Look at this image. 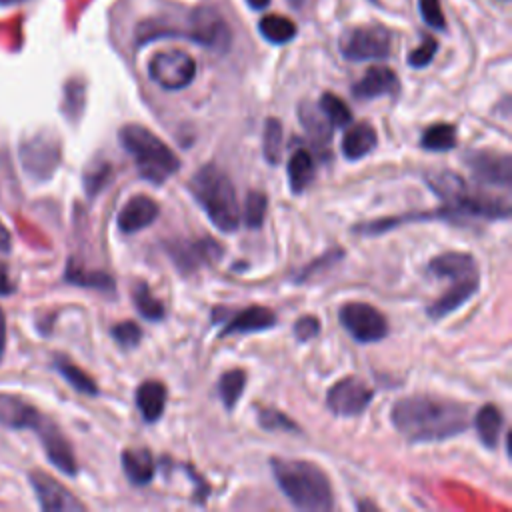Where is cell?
Instances as JSON below:
<instances>
[{"label": "cell", "instance_id": "obj_49", "mask_svg": "<svg viewBox=\"0 0 512 512\" xmlns=\"http://www.w3.org/2000/svg\"><path fill=\"white\" fill-rule=\"evenodd\" d=\"M502 2H508V0H502Z\"/></svg>", "mask_w": 512, "mask_h": 512}, {"label": "cell", "instance_id": "obj_32", "mask_svg": "<svg viewBox=\"0 0 512 512\" xmlns=\"http://www.w3.org/2000/svg\"><path fill=\"white\" fill-rule=\"evenodd\" d=\"M132 298H134V306L138 310V314L148 320V322H160L166 316L164 304L150 292L146 282H138L132 290Z\"/></svg>", "mask_w": 512, "mask_h": 512}, {"label": "cell", "instance_id": "obj_4", "mask_svg": "<svg viewBox=\"0 0 512 512\" xmlns=\"http://www.w3.org/2000/svg\"><path fill=\"white\" fill-rule=\"evenodd\" d=\"M426 184L444 202L438 210L442 220L460 224L468 218L504 220L510 216V202L506 198H492L488 194H474L468 184L452 170H432L426 174Z\"/></svg>", "mask_w": 512, "mask_h": 512}, {"label": "cell", "instance_id": "obj_11", "mask_svg": "<svg viewBox=\"0 0 512 512\" xmlns=\"http://www.w3.org/2000/svg\"><path fill=\"white\" fill-rule=\"evenodd\" d=\"M340 324L352 336V340L360 344L380 342L388 334V320L386 316L366 302H346L338 310Z\"/></svg>", "mask_w": 512, "mask_h": 512}, {"label": "cell", "instance_id": "obj_44", "mask_svg": "<svg viewBox=\"0 0 512 512\" xmlns=\"http://www.w3.org/2000/svg\"><path fill=\"white\" fill-rule=\"evenodd\" d=\"M4 350H6V316L0 308V362L4 358Z\"/></svg>", "mask_w": 512, "mask_h": 512}, {"label": "cell", "instance_id": "obj_40", "mask_svg": "<svg viewBox=\"0 0 512 512\" xmlns=\"http://www.w3.org/2000/svg\"><path fill=\"white\" fill-rule=\"evenodd\" d=\"M436 50H438V42L432 36H424L422 44L408 54V66L410 68H426L432 62Z\"/></svg>", "mask_w": 512, "mask_h": 512}, {"label": "cell", "instance_id": "obj_36", "mask_svg": "<svg viewBox=\"0 0 512 512\" xmlns=\"http://www.w3.org/2000/svg\"><path fill=\"white\" fill-rule=\"evenodd\" d=\"M258 424L260 428L268 432H300V426L288 418L286 414L274 410V408H260L258 410Z\"/></svg>", "mask_w": 512, "mask_h": 512}, {"label": "cell", "instance_id": "obj_26", "mask_svg": "<svg viewBox=\"0 0 512 512\" xmlns=\"http://www.w3.org/2000/svg\"><path fill=\"white\" fill-rule=\"evenodd\" d=\"M64 280L74 284V286H82V288H92V290H100V292H114V278L106 272L100 270H86L84 266H80L76 260H68L66 270H64Z\"/></svg>", "mask_w": 512, "mask_h": 512}, {"label": "cell", "instance_id": "obj_7", "mask_svg": "<svg viewBox=\"0 0 512 512\" xmlns=\"http://www.w3.org/2000/svg\"><path fill=\"white\" fill-rule=\"evenodd\" d=\"M188 190L218 230L234 232L240 226V206L234 184L216 164L198 168L188 180Z\"/></svg>", "mask_w": 512, "mask_h": 512}, {"label": "cell", "instance_id": "obj_27", "mask_svg": "<svg viewBox=\"0 0 512 512\" xmlns=\"http://www.w3.org/2000/svg\"><path fill=\"white\" fill-rule=\"evenodd\" d=\"M258 32L266 42L280 46V44L290 42L296 36V24L286 16L268 14L264 18H260Z\"/></svg>", "mask_w": 512, "mask_h": 512}, {"label": "cell", "instance_id": "obj_39", "mask_svg": "<svg viewBox=\"0 0 512 512\" xmlns=\"http://www.w3.org/2000/svg\"><path fill=\"white\" fill-rule=\"evenodd\" d=\"M84 110V84L82 82H68L64 90V114L70 120H76Z\"/></svg>", "mask_w": 512, "mask_h": 512}, {"label": "cell", "instance_id": "obj_31", "mask_svg": "<svg viewBox=\"0 0 512 512\" xmlns=\"http://www.w3.org/2000/svg\"><path fill=\"white\" fill-rule=\"evenodd\" d=\"M284 150V130L278 118H266L262 134V154L270 166H276L282 160Z\"/></svg>", "mask_w": 512, "mask_h": 512}, {"label": "cell", "instance_id": "obj_43", "mask_svg": "<svg viewBox=\"0 0 512 512\" xmlns=\"http://www.w3.org/2000/svg\"><path fill=\"white\" fill-rule=\"evenodd\" d=\"M14 292V284L10 282L8 268L4 262H0V296H8Z\"/></svg>", "mask_w": 512, "mask_h": 512}, {"label": "cell", "instance_id": "obj_37", "mask_svg": "<svg viewBox=\"0 0 512 512\" xmlns=\"http://www.w3.org/2000/svg\"><path fill=\"white\" fill-rule=\"evenodd\" d=\"M110 336L120 348L130 350V348H136L140 344L142 328L132 320H124V322H118L110 328Z\"/></svg>", "mask_w": 512, "mask_h": 512}, {"label": "cell", "instance_id": "obj_21", "mask_svg": "<svg viewBox=\"0 0 512 512\" xmlns=\"http://www.w3.org/2000/svg\"><path fill=\"white\" fill-rule=\"evenodd\" d=\"M166 386L160 380H144L136 388V406L144 422L154 424L162 418L166 408Z\"/></svg>", "mask_w": 512, "mask_h": 512}, {"label": "cell", "instance_id": "obj_9", "mask_svg": "<svg viewBox=\"0 0 512 512\" xmlns=\"http://www.w3.org/2000/svg\"><path fill=\"white\" fill-rule=\"evenodd\" d=\"M392 36L388 28L380 24L356 26L340 38V52L346 60L366 62V60H384L390 56Z\"/></svg>", "mask_w": 512, "mask_h": 512}, {"label": "cell", "instance_id": "obj_24", "mask_svg": "<svg viewBox=\"0 0 512 512\" xmlns=\"http://www.w3.org/2000/svg\"><path fill=\"white\" fill-rule=\"evenodd\" d=\"M378 134L370 122L352 124L342 138V154L348 160H360L376 148Z\"/></svg>", "mask_w": 512, "mask_h": 512}, {"label": "cell", "instance_id": "obj_48", "mask_svg": "<svg viewBox=\"0 0 512 512\" xmlns=\"http://www.w3.org/2000/svg\"><path fill=\"white\" fill-rule=\"evenodd\" d=\"M290 2H292V4H294V6H300V4H302V2H304V0H290Z\"/></svg>", "mask_w": 512, "mask_h": 512}, {"label": "cell", "instance_id": "obj_17", "mask_svg": "<svg viewBox=\"0 0 512 512\" xmlns=\"http://www.w3.org/2000/svg\"><path fill=\"white\" fill-rule=\"evenodd\" d=\"M160 214V206L156 200L144 194L132 196L118 212V228L124 234H134L148 228Z\"/></svg>", "mask_w": 512, "mask_h": 512}, {"label": "cell", "instance_id": "obj_22", "mask_svg": "<svg viewBox=\"0 0 512 512\" xmlns=\"http://www.w3.org/2000/svg\"><path fill=\"white\" fill-rule=\"evenodd\" d=\"M124 476L134 486H146L152 482L156 466L148 448H126L120 456Z\"/></svg>", "mask_w": 512, "mask_h": 512}, {"label": "cell", "instance_id": "obj_14", "mask_svg": "<svg viewBox=\"0 0 512 512\" xmlns=\"http://www.w3.org/2000/svg\"><path fill=\"white\" fill-rule=\"evenodd\" d=\"M472 178L482 186L510 188L512 184V158L498 150H468L464 154Z\"/></svg>", "mask_w": 512, "mask_h": 512}, {"label": "cell", "instance_id": "obj_29", "mask_svg": "<svg viewBox=\"0 0 512 512\" xmlns=\"http://www.w3.org/2000/svg\"><path fill=\"white\" fill-rule=\"evenodd\" d=\"M54 368H56V370L60 372V376H62L74 390H78L80 394L98 396V386H96V382H94L84 370H80L76 364H72L68 358L56 356V358H54Z\"/></svg>", "mask_w": 512, "mask_h": 512}, {"label": "cell", "instance_id": "obj_47", "mask_svg": "<svg viewBox=\"0 0 512 512\" xmlns=\"http://www.w3.org/2000/svg\"><path fill=\"white\" fill-rule=\"evenodd\" d=\"M18 2H24V0H0V6H8V4H18Z\"/></svg>", "mask_w": 512, "mask_h": 512}, {"label": "cell", "instance_id": "obj_18", "mask_svg": "<svg viewBox=\"0 0 512 512\" xmlns=\"http://www.w3.org/2000/svg\"><path fill=\"white\" fill-rule=\"evenodd\" d=\"M400 90L398 76L386 66H372L366 74L352 86V96L356 100H374L380 96H394Z\"/></svg>", "mask_w": 512, "mask_h": 512}, {"label": "cell", "instance_id": "obj_33", "mask_svg": "<svg viewBox=\"0 0 512 512\" xmlns=\"http://www.w3.org/2000/svg\"><path fill=\"white\" fill-rule=\"evenodd\" d=\"M318 108L328 118L332 128H348L352 124V112L348 104L332 92H324L318 100Z\"/></svg>", "mask_w": 512, "mask_h": 512}, {"label": "cell", "instance_id": "obj_2", "mask_svg": "<svg viewBox=\"0 0 512 512\" xmlns=\"http://www.w3.org/2000/svg\"><path fill=\"white\" fill-rule=\"evenodd\" d=\"M160 38H186L206 50L224 54L232 44V30L222 14L208 6L192 8L186 16H158L136 28V42L148 44Z\"/></svg>", "mask_w": 512, "mask_h": 512}, {"label": "cell", "instance_id": "obj_3", "mask_svg": "<svg viewBox=\"0 0 512 512\" xmlns=\"http://www.w3.org/2000/svg\"><path fill=\"white\" fill-rule=\"evenodd\" d=\"M0 424L12 430H32L44 448L46 458L66 476L78 474V462L74 450L56 422L44 416L36 406L28 404L26 400L0 394Z\"/></svg>", "mask_w": 512, "mask_h": 512}, {"label": "cell", "instance_id": "obj_5", "mask_svg": "<svg viewBox=\"0 0 512 512\" xmlns=\"http://www.w3.org/2000/svg\"><path fill=\"white\" fill-rule=\"evenodd\" d=\"M270 470L278 488L294 508L308 512H326L334 508L330 480L314 462L270 458Z\"/></svg>", "mask_w": 512, "mask_h": 512}, {"label": "cell", "instance_id": "obj_1", "mask_svg": "<svg viewBox=\"0 0 512 512\" xmlns=\"http://www.w3.org/2000/svg\"><path fill=\"white\" fill-rule=\"evenodd\" d=\"M390 420L412 444L440 442L468 428V408L456 400L412 394L394 402Z\"/></svg>", "mask_w": 512, "mask_h": 512}, {"label": "cell", "instance_id": "obj_46", "mask_svg": "<svg viewBox=\"0 0 512 512\" xmlns=\"http://www.w3.org/2000/svg\"><path fill=\"white\" fill-rule=\"evenodd\" d=\"M246 4L252 8V10H262L270 4V0H246Z\"/></svg>", "mask_w": 512, "mask_h": 512}, {"label": "cell", "instance_id": "obj_20", "mask_svg": "<svg viewBox=\"0 0 512 512\" xmlns=\"http://www.w3.org/2000/svg\"><path fill=\"white\" fill-rule=\"evenodd\" d=\"M276 326V316L270 308L266 306H248L234 314L230 320H226L224 328L220 330V338H228L234 334H252V332H262L270 330Z\"/></svg>", "mask_w": 512, "mask_h": 512}, {"label": "cell", "instance_id": "obj_25", "mask_svg": "<svg viewBox=\"0 0 512 512\" xmlns=\"http://www.w3.org/2000/svg\"><path fill=\"white\" fill-rule=\"evenodd\" d=\"M504 418L502 412L494 404H484L476 416H474V428L478 434V440L484 444V448L494 450L498 448L500 434H502Z\"/></svg>", "mask_w": 512, "mask_h": 512}, {"label": "cell", "instance_id": "obj_30", "mask_svg": "<svg viewBox=\"0 0 512 512\" xmlns=\"http://www.w3.org/2000/svg\"><path fill=\"white\" fill-rule=\"evenodd\" d=\"M246 388V372L240 368L228 370L218 378V396L226 410H234Z\"/></svg>", "mask_w": 512, "mask_h": 512}, {"label": "cell", "instance_id": "obj_28", "mask_svg": "<svg viewBox=\"0 0 512 512\" xmlns=\"http://www.w3.org/2000/svg\"><path fill=\"white\" fill-rule=\"evenodd\" d=\"M456 126L448 122H436L430 124L422 136H420V146L428 152H448L456 146Z\"/></svg>", "mask_w": 512, "mask_h": 512}, {"label": "cell", "instance_id": "obj_8", "mask_svg": "<svg viewBox=\"0 0 512 512\" xmlns=\"http://www.w3.org/2000/svg\"><path fill=\"white\" fill-rule=\"evenodd\" d=\"M118 140L134 158L140 178L148 180L150 184L160 186L180 170V158L176 152L142 124L122 126Z\"/></svg>", "mask_w": 512, "mask_h": 512}, {"label": "cell", "instance_id": "obj_34", "mask_svg": "<svg viewBox=\"0 0 512 512\" xmlns=\"http://www.w3.org/2000/svg\"><path fill=\"white\" fill-rule=\"evenodd\" d=\"M112 180V166L106 162V160H98L94 162L90 168H86L84 172V190H86V196L88 198H94L98 196L106 184Z\"/></svg>", "mask_w": 512, "mask_h": 512}, {"label": "cell", "instance_id": "obj_35", "mask_svg": "<svg viewBox=\"0 0 512 512\" xmlns=\"http://www.w3.org/2000/svg\"><path fill=\"white\" fill-rule=\"evenodd\" d=\"M266 208H268L266 194H262L258 190L248 192L246 202H244V222L250 230H256V228L262 226L264 216H266Z\"/></svg>", "mask_w": 512, "mask_h": 512}, {"label": "cell", "instance_id": "obj_42", "mask_svg": "<svg viewBox=\"0 0 512 512\" xmlns=\"http://www.w3.org/2000/svg\"><path fill=\"white\" fill-rule=\"evenodd\" d=\"M320 328V320L312 314H306L294 322V336L298 342H308L320 334Z\"/></svg>", "mask_w": 512, "mask_h": 512}, {"label": "cell", "instance_id": "obj_16", "mask_svg": "<svg viewBox=\"0 0 512 512\" xmlns=\"http://www.w3.org/2000/svg\"><path fill=\"white\" fill-rule=\"evenodd\" d=\"M30 484L36 492L38 504L46 512H80L86 506L60 482L46 472H30Z\"/></svg>", "mask_w": 512, "mask_h": 512}, {"label": "cell", "instance_id": "obj_41", "mask_svg": "<svg viewBox=\"0 0 512 512\" xmlns=\"http://www.w3.org/2000/svg\"><path fill=\"white\" fill-rule=\"evenodd\" d=\"M418 8H420V16L422 20L436 30H444L446 28V20L442 14V6L440 0H418Z\"/></svg>", "mask_w": 512, "mask_h": 512}, {"label": "cell", "instance_id": "obj_38", "mask_svg": "<svg viewBox=\"0 0 512 512\" xmlns=\"http://www.w3.org/2000/svg\"><path fill=\"white\" fill-rule=\"evenodd\" d=\"M342 256H344V252L340 250V248H336V250H330V252H324L322 256H318L316 260H312L308 266H304L300 272H298V276L294 278V282H306V280H310L312 276H316V274H320V272H324V270H328L330 266H334L338 260H342Z\"/></svg>", "mask_w": 512, "mask_h": 512}, {"label": "cell", "instance_id": "obj_45", "mask_svg": "<svg viewBox=\"0 0 512 512\" xmlns=\"http://www.w3.org/2000/svg\"><path fill=\"white\" fill-rule=\"evenodd\" d=\"M10 246H12V242H10V232L4 228V224H2V220H0V252H8Z\"/></svg>", "mask_w": 512, "mask_h": 512}, {"label": "cell", "instance_id": "obj_19", "mask_svg": "<svg viewBox=\"0 0 512 512\" xmlns=\"http://www.w3.org/2000/svg\"><path fill=\"white\" fill-rule=\"evenodd\" d=\"M298 120L308 136V140L312 142V146L316 148L318 154H328L330 148V140H332V124L328 122V118L322 114V110L318 108V104H312L308 100L300 102L298 106Z\"/></svg>", "mask_w": 512, "mask_h": 512}, {"label": "cell", "instance_id": "obj_10", "mask_svg": "<svg viewBox=\"0 0 512 512\" xmlns=\"http://www.w3.org/2000/svg\"><path fill=\"white\" fill-rule=\"evenodd\" d=\"M148 76L164 90H182L196 78V62L184 50H164L150 58Z\"/></svg>", "mask_w": 512, "mask_h": 512}, {"label": "cell", "instance_id": "obj_6", "mask_svg": "<svg viewBox=\"0 0 512 512\" xmlns=\"http://www.w3.org/2000/svg\"><path fill=\"white\" fill-rule=\"evenodd\" d=\"M428 272L436 278L450 280V288L426 308L428 318L442 320L462 308L480 288V272L472 254L444 252L428 262Z\"/></svg>", "mask_w": 512, "mask_h": 512}, {"label": "cell", "instance_id": "obj_13", "mask_svg": "<svg viewBox=\"0 0 512 512\" xmlns=\"http://www.w3.org/2000/svg\"><path fill=\"white\" fill-rule=\"evenodd\" d=\"M374 390L358 376H346L334 382L326 394V406L334 416H360L372 402Z\"/></svg>", "mask_w": 512, "mask_h": 512}, {"label": "cell", "instance_id": "obj_23", "mask_svg": "<svg viewBox=\"0 0 512 512\" xmlns=\"http://www.w3.org/2000/svg\"><path fill=\"white\" fill-rule=\"evenodd\" d=\"M286 172H288L290 192L302 194L312 184V180L316 176V162H314L310 150H306L304 146L294 148L288 158Z\"/></svg>", "mask_w": 512, "mask_h": 512}, {"label": "cell", "instance_id": "obj_12", "mask_svg": "<svg viewBox=\"0 0 512 512\" xmlns=\"http://www.w3.org/2000/svg\"><path fill=\"white\" fill-rule=\"evenodd\" d=\"M62 148L58 136L40 132L22 140L20 162L24 172L36 180H48L60 166Z\"/></svg>", "mask_w": 512, "mask_h": 512}, {"label": "cell", "instance_id": "obj_15", "mask_svg": "<svg viewBox=\"0 0 512 512\" xmlns=\"http://www.w3.org/2000/svg\"><path fill=\"white\" fill-rule=\"evenodd\" d=\"M170 260L182 274H190L200 266L212 264L222 256V246L212 238H198L190 242L174 240L166 246Z\"/></svg>", "mask_w": 512, "mask_h": 512}]
</instances>
